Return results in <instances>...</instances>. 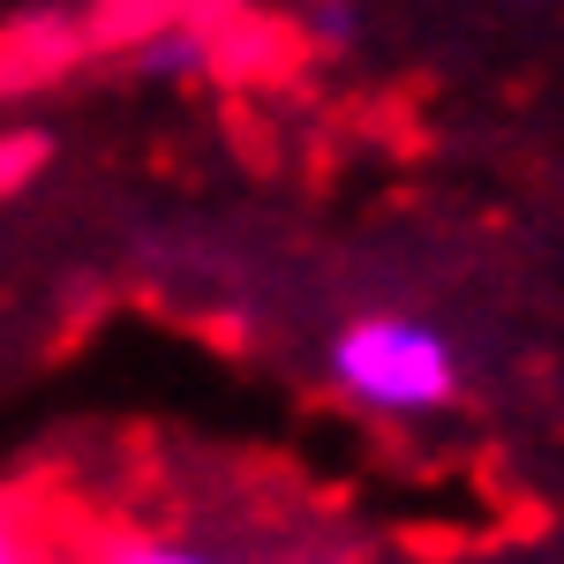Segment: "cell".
<instances>
[{
	"label": "cell",
	"mask_w": 564,
	"mask_h": 564,
	"mask_svg": "<svg viewBox=\"0 0 564 564\" xmlns=\"http://www.w3.org/2000/svg\"><path fill=\"white\" fill-rule=\"evenodd\" d=\"M0 564H31V534H23V520L0 505Z\"/></svg>",
	"instance_id": "cell-5"
},
{
	"label": "cell",
	"mask_w": 564,
	"mask_h": 564,
	"mask_svg": "<svg viewBox=\"0 0 564 564\" xmlns=\"http://www.w3.org/2000/svg\"><path fill=\"white\" fill-rule=\"evenodd\" d=\"M212 68H218V45L196 23H159L151 39H135V76H151V84H204Z\"/></svg>",
	"instance_id": "cell-2"
},
{
	"label": "cell",
	"mask_w": 564,
	"mask_h": 564,
	"mask_svg": "<svg viewBox=\"0 0 564 564\" xmlns=\"http://www.w3.org/2000/svg\"><path fill=\"white\" fill-rule=\"evenodd\" d=\"M90 564H234L204 550V542H174V534H121V542H106Z\"/></svg>",
	"instance_id": "cell-3"
},
{
	"label": "cell",
	"mask_w": 564,
	"mask_h": 564,
	"mask_svg": "<svg viewBox=\"0 0 564 564\" xmlns=\"http://www.w3.org/2000/svg\"><path fill=\"white\" fill-rule=\"evenodd\" d=\"M332 391L377 422H422L459 399V347L422 316H354L324 354Z\"/></svg>",
	"instance_id": "cell-1"
},
{
	"label": "cell",
	"mask_w": 564,
	"mask_h": 564,
	"mask_svg": "<svg viewBox=\"0 0 564 564\" xmlns=\"http://www.w3.org/2000/svg\"><path fill=\"white\" fill-rule=\"evenodd\" d=\"M308 23H316V39H324V45H354V31H361V23H354V0H316Z\"/></svg>",
	"instance_id": "cell-4"
}]
</instances>
